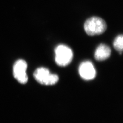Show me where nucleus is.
<instances>
[{
    "label": "nucleus",
    "instance_id": "obj_1",
    "mask_svg": "<svg viewBox=\"0 0 123 123\" xmlns=\"http://www.w3.org/2000/svg\"><path fill=\"white\" fill-rule=\"evenodd\" d=\"M107 25L105 20L97 17H92L87 19L84 24V29L88 35H98L106 30Z\"/></svg>",
    "mask_w": 123,
    "mask_h": 123
},
{
    "label": "nucleus",
    "instance_id": "obj_2",
    "mask_svg": "<svg viewBox=\"0 0 123 123\" xmlns=\"http://www.w3.org/2000/svg\"><path fill=\"white\" fill-rule=\"evenodd\" d=\"M36 80L39 84L45 85H52L59 80L58 75L52 74L49 69L44 67L37 68L33 74Z\"/></svg>",
    "mask_w": 123,
    "mask_h": 123
},
{
    "label": "nucleus",
    "instance_id": "obj_3",
    "mask_svg": "<svg viewBox=\"0 0 123 123\" xmlns=\"http://www.w3.org/2000/svg\"><path fill=\"white\" fill-rule=\"evenodd\" d=\"M55 60L58 66L65 67L72 61L73 53L71 49L64 45H59L55 49Z\"/></svg>",
    "mask_w": 123,
    "mask_h": 123
},
{
    "label": "nucleus",
    "instance_id": "obj_4",
    "mask_svg": "<svg viewBox=\"0 0 123 123\" xmlns=\"http://www.w3.org/2000/svg\"><path fill=\"white\" fill-rule=\"evenodd\" d=\"M27 68L26 62L22 59L18 60L13 66L14 77L21 84H26L28 81V76L26 73Z\"/></svg>",
    "mask_w": 123,
    "mask_h": 123
},
{
    "label": "nucleus",
    "instance_id": "obj_5",
    "mask_svg": "<svg viewBox=\"0 0 123 123\" xmlns=\"http://www.w3.org/2000/svg\"><path fill=\"white\" fill-rule=\"evenodd\" d=\"M79 74L81 77L85 80H90L95 78L96 72L92 62L89 61L83 62L79 66Z\"/></svg>",
    "mask_w": 123,
    "mask_h": 123
},
{
    "label": "nucleus",
    "instance_id": "obj_6",
    "mask_svg": "<svg viewBox=\"0 0 123 123\" xmlns=\"http://www.w3.org/2000/svg\"><path fill=\"white\" fill-rule=\"evenodd\" d=\"M111 53V50L109 46L105 44H101L95 50L94 57L97 61H104L110 57Z\"/></svg>",
    "mask_w": 123,
    "mask_h": 123
},
{
    "label": "nucleus",
    "instance_id": "obj_7",
    "mask_svg": "<svg viewBox=\"0 0 123 123\" xmlns=\"http://www.w3.org/2000/svg\"><path fill=\"white\" fill-rule=\"evenodd\" d=\"M113 44L115 49L121 53L123 48V35L121 34L117 36L114 39Z\"/></svg>",
    "mask_w": 123,
    "mask_h": 123
}]
</instances>
